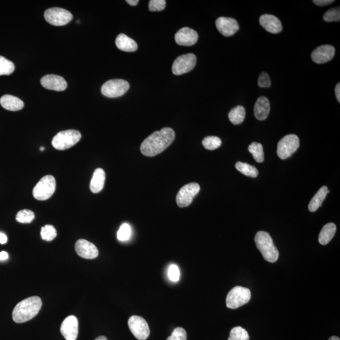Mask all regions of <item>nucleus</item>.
Here are the masks:
<instances>
[{"label": "nucleus", "instance_id": "b1692460", "mask_svg": "<svg viewBox=\"0 0 340 340\" xmlns=\"http://www.w3.org/2000/svg\"><path fill=\"white\" fill-rule=\"evenodd\" d=\"M330 193L328 187L326 186H322L319 189L318 192L315 193L314 197L311 200L309 204L308 209L310 212H315L322 206L324 199L327 196L328 193Z\"/></svg>", "mask_w": 340, "mask_h": 340}, {"label": "nucleus", "instance_id": "79ce46f5", "mask_svg": "<svg viewBox=\"0 0 340 340\" xmlns=\"http://www.w3.org/2000/svg\"><path fill=\"white\" fill-rule=\"evenodd\" d=\"M335 94H336V97L337 101H339V103L340 102V84L338 83L335 88Z\"/></svg>", "mask_w": 340, "mask_h": 340}, {"label": "nucleus", "instance_id": "f8f14e48", "mask_svg": "<svg viewBox=\"0 0 340 340\" xmlns=\"http://www.w3.org/2000/svg\"><path fill=\"white\" fill-rule=\"evenodd\" d=\"M200 190L201 187L197 183H190L184 185L177 195V205L180 208H186L190 206Z\"/></svg>", "mask_w": 340, "mask_h": 340}, {"label": "nucleus", "instance_id": "20e7f679", "mask_svg": "<svg viewBox=\"0 0 340 340\" xmlns=\"http://www.w3.org/2000/svg\"><path fill=\"white\" fill-rule=\"evenodd\" d=\"M81 138V133L77 130H66L57 133L53 137V147L57 150H66L73 147Z\"/></svg>", "mask_w": 340, "mask_h": 340}, {"label": "nucleus", "instance_id": "9b49d317", "mask_svg": "<svg viewBox=\"0 0 340 340\" xmlns=\"http://www.w3.org/2000/svg\"><path fill=\"white\" fill-rule=\"evenodd\" d=\"M197 57L192 53L183 54L175 60L172 66V72L175 75H181L187 73L195 68Z\"/></svg>", "mask_w": 340, "mask_h": 340}, {"label": "nucleus", "instance_id": "393cba45", "mask_svg": "<svg viewBox=\"0 0 340 340\" xmlns=\"http://www.w3.org/2000/svg\"><path fill=\"white\" fill-rule=\"evenodd\" d=\"M337 231V226L335 224L328 223L322 229L319 235V242L322 245L328 244L333 238Z\"/></svg>", "mask_w": 340, "mask_h": 340}, {"label": "nucleus", "instance_id": "4468645a", "mask_svg": "<svg viewBox=\"0 0 340 340\" xmlns=\"http://www.w3.org/2000/svg\"><path fill=\"white\" fill-rule=\"evenodd\" d=\"M217 30L225 37H230L235 35L239 29L237 22L233 18L219 17L215 22Z\"/></svg>", "mask_w": 340, "mask_h": 340}, {"label": "nucleus", "instance_id": "5701e85b", "mask_svg": "<svg viewBox=\"0 0 340 340\" xmlns=\"http://www.w3.org/2000/svg\"><path fill=\"white\" fill-rule=\"evenodd\" d=\"M105 173L102 168H97L93 173L90 188L93 193H97L102 191L105 184Z\"/></svg>", "mask_w": 340, "mask_h": 340}, {"label": "nucleus", "instance_id": "39448f33", "mask_svg": "<svg viewBox=\"0 0 340 340\" xmlns=\"http://www.w3.org/2000/svg\"><path fill=\"white\" fill-rule=\"evenodd\" d=\"M56 187L55 178L52 175H46L42 178L33 189V195L38 201H46L54 193Z\"/></svg>", "mask_w": 340, "mask_h": 340}, {"label": "nucleus", "instance_id": "f03ea898", "mask_svg": "<svg viewBox=\"0 0 340 340\" xmlns=\"http://www.w3.org/2000/svg\"><path fill=\"white\" fill-rule=\"evenodd\" d=\"M42 304L41 299L37 296L28 297L20 302L13 311V321L17 323L30 321L39 313Z\"/></svg>", "mask_w": 340, "mask_h": 340}, {"label": "nucleus", "instance_id": "1a4fd4ad", "mask_svg": "<svg viewBox=\"0 0 340 340\" xmlns=\"http://www.w3.org/2000/svg\"><path fill=\"white\" fill-rule=\"evenodd\" d=\"M44 18L51 25L63 26L72 21L73 15L65 9L54 7L48 9L44 13Z\"/></svg>", "mask_w": 340, "mask_h": 340}, {"label": "nucleus", "instance_id": "f704fd0d", "mask_svg": "<svg viewBox=\"0 0 340 340\" xmlns=\"http://www.w3.org/2000/svg\"><path fill=\"white\" fill-rule=\"evenodd\" d=\"M324 21L327 22H339L340 21V9L336 7L330 9L324 13L323 16Z\"/></svg>", "mask_w": 340, "mask_h": 340}, {"label": "nucleus", "instance_id": "c756f323", "mask_svg": "<svg viewBox=\"0 0 340 340\" xmlns=\"http://www.w3.org/2000/svg\"><path fill=\"white\" fill-rule=\"evenodd\" d=\"M15 65L12 61L0 55V76L10 75L14 72Z\"/></svg>", "mask_w": 340, "mask_h": 340}, {"label": "nucleus", "instance_id": "6ab92c4d", "mask_svg": "<svg viewBox=\"0 0 340 340\" xmlns=\"http://www.w3.org/2000/svg\"><path fill=\"white\" fill-rule=\"evenodd\" d=\"M262 27L272 34H279L282 30L281 21L273 15L264 14L260 18Z\"/></svg>", "mask_w": 340, "mask_h": 340}, {"label": "nucleus", "instance_id": "cd10ccee", "mask_svg": "<svg viewBox=\"0 0 340 340\" xmlns=\"http://www.w3.org/2000/svg\"><path fill=\"white\" fill-rule=\"evenodd\" d=\"M248 151L253 155L255 161L258 163H262L264 161V152L263 146L259 143H252L249 146Z\"/></svg>", "mask_w": 340, "mask_h": 340}, {"label": "nucleus", "instance_id": "c03bdc74", "mask_svg": "<svg viewBox=\"0 0 340 340\" xmlns=\"http://www.w3.org/2000/svg\"><path fill=\"white\" fill-rule=\"evenodd\" d=\"M126 2L131 6L137 5V3H139L138 0H127Z\"/></svg>", "mask_w": 340, "mask_h": 340}, {"label": "nucleus", "instance_id": "4c0bfd02", "mask_svg": "<svg viewBox=\"0 0 340 340\" xmlns=\"http://www.w3.org/2000/svg\"><path fill=\"white\" fill-rule=\"evenodd\" d=\"M186 332L183 328L178 327L173 331L172 335L166 340H186Z\"/></svg>", "mask_w": 340, "mask_h": 340}, {"label": "nucleus", "instance_id": "72a5a7b5", "mask_svg": "<svg viewBox=\"0 0 340 340\" xmlns=\"http://www.w3.org/2000/svg\"><path fill=\"white\" fill-rule=\"evenodd\" d=\"M131 228L129 224H122L117 232V238L121 241H126L130 239Z\"/></svg>", "mask_w": 340, "mask_h": 340}, {"label": "nucleus", "instance_id": "e433bc0d", "mask_svg": "<svg viewBox=\"0 0 340 340\" xmlns=\"http://www.w3.org/2000/svg\"><path fill=\"white\" fill-rule=\"evenodd\" d=\"M168 277L171 281L173 282H177L180 280L181 277V272L180 269L178 267L176 264H171L168 268Z\"/></svg>", "mask_w": 340, "mask_h": 340}, {"label": "nucleus", "instance_id": "a18cd8bd", "mask_svg": "<svg viewBox=\"0 0 340 340\" xmlns=\"http://www.w3.org/2000/svg\"><path fill=\"white\" fill-rule=\"evenodd\" d=\"M95 340H108L107 339H106V337H104V336H101L97 337L96 339Z\"/></svg>", "mask_w": 340, "mask_h": 340}, {"label": "nucleus", "instance_id": "7c9ffc66", "mask_svg": "<svg viewBox=\"0 0 340 340\" xmlns=\"http://www.w3.org/2000/svg\"><path fill=\"white\" fill-rule=\"evenodd\" d=\"M221 139L216 136H208L202 141V145L208 150H214L221 146Z\"/></svg>", "mask_w": 340, "mask_h": 340}, {"label": "nucleus", "instance_id": "ddd939ff", "mask_svg": "<svg viewBox=\"0 0 340 340\" xmlns=\"http://www.w3.org/2000/svg\"><path fill=\"white\" fill-rule=\"evenodd\" d=\"M61 333L66 340H76L78 335V320L75 315H69L61 324Z\"/></svg>", "mask_w": 340, "mask_h": 340}, {"label": "nucleus", "instance_id": "a878e982", "mask_svg": "<svg viewBox=\"0 0 340 340\" xmlns=\"http://www.w3.org/2000/svg\"><path fill=\"white\" fill-rule=\"evenodd\" d=\"M245 108L243 106H237L233 108L229 113V119L234 125H239L244 121L245 118Z\"/></svg>", "mask_w": 340, "mask_h": 340}, {"label": "nucleus", "instance_id": "37998d69", "mask_svg": "<svg viewBox=\"0 0 340 340\" xmlns=\"http://www.w3.org/2000/svg\"><path fill=\"white\" fill-rule=\"evenodd\" d=\"M8 257L7 252H4V251L0 252V261H6V260L8 259Z\"/></svg>", "mask_w": 340, "mask_h": 340}, {"label": "nucleus", "instance_id": "2eb2a0df", "mask_svg": "<svg viewBox=\"0 0 340 340\" xmlns=\"http://www.w3.org/2000/svg\"><path fill=\"white\" fill-rule=\"evenodd\" d=\"M75 250L79 257L85 259H94L99 255V250L95 244L86 239L78 240Z\"/></svg>", "mask_w": 340, "mask_h": 340}, {"label": "nucleus", "instance_id": "aec40b11", "mask_svg": "<svg viewBox=\"0 0 340 340\" xmlns=\"http://www.w3.org/2000/svg\"><path fill=\"white\" fill-rule=\"evenodd\" d=\"M270 111V104L267 98L259 97L257 99L254 108L255 116L259 121L267 119Z\"/></svg>", "mask_w": 340, "mask_h": 340}, {"label": "nucleus", "instance_id": "a19ab883", "mask_svg": "<svg viewBox=\"0 0 340 340\" xmlns=\"http://www.w3.org/2000/svg\"><path fill=\"white\" fill-rule=\"evenodd\" d=\"M8 237L3 233L0 232V244H4L7 243Z\"/></svg>", "mask_w": 340, "mask_h": 340}, {"label": "nucleus", "instance_id": "9d476101", "mask_svg": "<svg viewBox=\"0 0 340 340\" xmlns=\"http://www.w3.org/2000/svg\"><path fill=\"white\" fill-rule=\"evenodd\" d=\"M129 328L139 340H145L150 335V327L146 320L138 315H132L128 320Z\"/></svg>", "mask_w": 340, "mask_h": 340}, {"label": "nucleus", "instance_id": "6e6552de", "mask_svg": "<svg viewBox=\"0 0 340 340\" xmlns=\"http://www.w3.org/2000/svg\"><path fill=\"white\" fill-rule=\"evenodd\" d=\"M129 88L130 83L126 80L114 79L105 82L102 86L101 92L106 97L117 98L125 94Z\"/></svg>", "mask_w": 340, "mask_h": 340}, {"label": "nucleus", "instance_id": "473e14b6", "mask_svg": "<svg viewBox=\"0 0 340 340\" xmlns=\"http://www.w3.org/2000/svg\"><path fill=\"white\" fill-rule=\"evenodd\" d=\"M41 235L42 239L51 241L56 237L57 232L54 226L46 225L41 228Z\"/></svg>", "mask_w": 340, "mask_h": 340}, {"label": "nucleus", "instance_id": "2f4dec72", "mask_svg": "<svg viewBox=\"0 0 340 340\" xmlns=\"http://www.w3.org/2000/svg\"><path fill=\"white\" fill-rule=\"evenodd\" d=\"M35 218V214L32 210L24 209L20 210L17 213L16 219L18 222L21 223L28 224L30 223Z\"/></svg>", "mask_w": 340, "mask_h": 340}, {"label": "nucleus", "instance_id": "412c9836", "mask_svg": "<svg viewBox=\"0 0 340 340\" xmlns=\"http://www.w3.org/2000/svg\"><path fill=\"white\" fill-rule=\"evenodd\" d=\"M0 105L7 110L19 111L24 108V103L18 97L5 95L0 99Z\"/></svg>", "mask_w": 340, "mask_h": 340}, {"label": "nucleus", "instance_id": "423d86ee", "mask_svg": "<svg viewBox=\"0 0 340 340\" xmlns=\"http://www.w3.org/2000/svg\"><path fill=\"white\" fill-rule=\"evenodd\" d=\"M251 291L247 288L236 286L230 291L226 297V306L228 308L235 310L250 301Z\"/></svg>", "mask_w": 340, "mask_h": 340}, {"label": "nucleus", "instance_id": "4be33fe9", "mask_svg": "<svg viewBox=\"0 0 340 340\" xmlns=\"http://www.w3.org/2000/svg\"><path fill=\"white\" fill-rule=\"evenodd\" d=\"M115 44L119 50L125 52H132L137 50L136 42L124 34L118 35L115 39Z\"/></svg>", "mask_w": 340, "mask_h": 340}, {"label": "nucleus", "instance_id": "f3484780", "mask_svg": "<svg viewBox=\"0 0 340 340\" xmlns=\"http://www.w3.org/2000/svg\"><path fill=\"white\" fill-rule=\"evenodd\" d=\"M335 50L331 45H323L313 51L311 59L317 64H324L330 61L334 57Z\"/></svg>", "mask_w": 340, "mask_h": 340}, {"label": "nucleus", "instance_id": "0eeeda50", "mask_svg": "<svg viewBox=\"0 0 340 340\" xmlns=\"http://www.w3.org/2000/svg\"><path fill=\"white\" fill-rule=\"evenodd\" d=\"M299 148V139L297 135L288 134L280 140L277 144L278 157L286 159L292 156Z\"/></svg>", "mask_w": 340, "mask_h": 340}, {"label": "nucleus", "instance_id": "bb28decb", "mask_svg": "<svg viewBox=\"0 0 340 340\" xmlns=\"http://www.w3.org/2000/svg\"><path fill=\"white\" fill-rule=\"evenodd\" d=\"M235 166L237 170L245 176L256 178L259 175L257 169L250 164L239 161L235 163Z\"/></svg>", "mask_w": 340, "mask_h": 340}, {"label": "nucleus", "instance_id": "49530a36", "mask_svg": "<svg viewBox=\"0 0 340 340\" xmlns=\"http://www.w3.org/2000/svg\"><path fill=\"white\" fill-rule=\"evenodd\" d=\"M328 340H340V339L339 337L333 336L330 338V339H329Z\"/></svg>", "mask_w": 340, "mask_h": 340}, {"label": "nucleus", "instance_id": "ea45409f", "mask_svg": "<svg viewBox=\"0 0 340 340\" xmlns=\"http://www.w3.org/2000/svg\"><path fill=\"white\" fill-rule=\"evenodd\" d=\"M333 2L334 1H333V0H314L313 1V3L319 6L328 5V4H332Z\"/></svg>", "mask_w": 340, "mask_h": 340}, {"label": "nucleus", "instance_id": "7ed1b4c3", "mask_svg": "<svg viewBox=\"0 0 340 340\" xmlns=\"http://www.w3.org/2000/svg\"><path fill=\"white\" fill-rule=\"evenodd\" d=\"M255 241L258 250L261 252L266 261L275 263L278 261L279 251L269 233L265 231H259L255 235Z\"/></svg>", "mask_w": 340, "mask_h": 340}, {"label": "nucleus", "instance_id": "a211bd4d", "mask_svg": "<svg viewBox=\"0 0 340 340\" xmlns=\"http://www.w3.org/2000/svg\"><path fill=\"white\" fill-rule=\"evenodd\" d=\"M198 35L196 31L188 27H183L178 31L175 40L180 46H192L197 43Z\"/></svg>", "mask_w": 340, "mask_h": 340}, {"label": "nucleus", "instance_id": "58836bf2", "mask_svg": "<svg viewBox=\"0 0 340 340\" xmlns=\"http://www.w3.org/2000/svg\"><path fill=\"white\" fill-rule=\"evenodd\" d=\"M258 84L261 88H269L271 86V80L267 73L263 72L259 76Z\"/></svg>", "mask_w": 340, "mask_h": 340}, {"label": "nucleus", "instance_id": "c9c22d12", "mask_svg": "<svg viewBox=\"0 0 340 340\" xmlns=\"http://www.w3.org/2000/svg\"><path fill=\"white\" fill-rule=\"evenodd\" d=\"M165 6L164 0H151L149 3V10L151 12H161L165 8Z\"/></svg>", "mask_w": 340, "mask_h": 340}, {"label": "nucleus", "instance_id": "de8ad7c7", "mask_svg": "<svg viewBox=\"0 0 340 340\" xmlns=\"http://www.w3.org/2000/svg\"><path fill=\"white\" fill-rule=\"evenodd\" d=\"M44 147H41V151H44Z\"/></svg>", "mask_w": 340, "mask_h": 340}, {"label": "nucleus", "instance_id": "dca6fc26", "mask_svg": "<svg viewBox=\"0 0 340 340\" xmlns=\"http://www.w3.org/2000/svg\"><path fill=\"white\" fill-rule=\"evenodd\" d=\"M41 83L44 88L57 92H63L68 86L67 82L63 77L55 75L44 76L41 79Z\"/></svg>", "mask_w": 340, "mask_h": 340}, {"label": "nucleus", "instance_id": "c85d7f7f", "mask_svg": "<svg viewBox=\"0 0 340 340\" xmlns=\"http://www.w3.org/2000/svg\"><path fill=\"white\" fill-rule=\"evenodd\" d=\"M249 337L247 331L241 326H237L231 330L230 336L228 340H249Z\"/></svg>", "mask_w": 340, "mask_h": 340}, {"label": "nucleus", "instance_id": "f257e3e1", "mask_svg": "<svg viewBox=\"0 0 340 340\" xmlns=\"http://www.w3.org/2000/svg\"><path fill=\"white\" fill-rule=\"evenodd\" d=\"M175 133L170 128L156 131L144 139L141 146V151L146 157H153L160 154L168 148L174 141Z\"/></svg>", "mask_w": 340, "mask_h": 340}]
</instances>
